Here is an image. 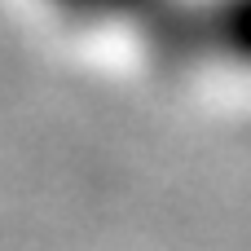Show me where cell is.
<instances>
[{
  "mask_svg": "<svg viewBox=\"0 0 251 251\" xmlns=\"http://www.w3.org/2000/svg\"><path fill=\"white\" fill-rule=\"evenodd\" d=\"M62 22L128 35L168 71L251 75V0H44Z\"/></svg>",
  "mask_w": 251,
  "mask_h": 251,
  "instance_id": "obj_1",
  "label": "cell"
}]
</instances>
